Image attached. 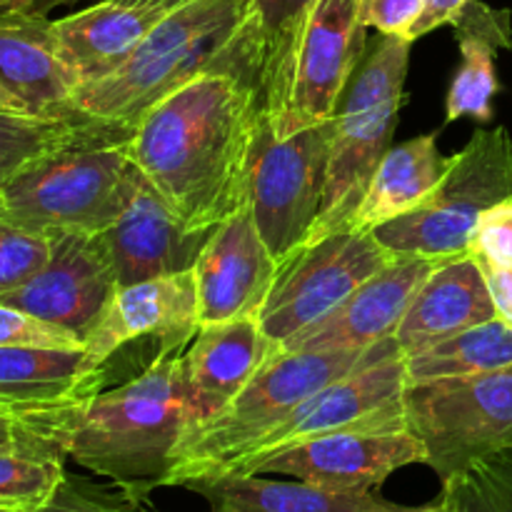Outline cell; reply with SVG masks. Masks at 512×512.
Instances as JSON below:
<instances>
[{
	"mask_svg": "<svg viewBox=\"0 0 512 512\" xmlns=\"http://www.w3.org/2000/svg\"><path fill=\"white\" fill-rule=\"evenodd\" d=\"M260 113L253 83L205 73L135 120L130 158L188 228L213 230L248 198Z\"/></svg>",
	"mask_w": 512,
	"mask_h": 512,
	"instance_id": "obj_1",
	"label": "cell"
},
{
	"mask_svg": "<svg viewBox=\"0 0 512 512\" xmlns=\"http://www.w3.org/2000/svg\"><path fill=\"white\" fill-rule=\"evenodd\" d=\"M183 353L158 350L128 383L23 423L65 460L145 500L163 488L180 440L200 423Z\"/></svg>",
	"mask_w": 512,
	"mask_h": 512,
	"instance_id": "obj_2",
	"label": "cell"
},
{
	"mask_svg": "<svg viewBox=\"0 0 512 512\" xmlns=\"http://www.w3.org/2000/svg\"><path fill=\"white\" fill-rule=\"evenodd\" d=\"M260 65L253 0H190L155 23L128 63L80 85L75 105L90 118L135 123L150 105L205 73L235 75L258 88Z\"/></svg>",
	"mask_w": 512,
	"mask_h": 512,
	"instance_id": "obj_3",
	"label": "cell"
},
{
	"mask_svg": "<svg viewBox=\"0 0 512 512\" xmlns=\"http://www.w3.org/2000/svg\"><path fill=\"white\" fill-rule=\"evenodd\" d=\"M133 128L93 118L73 140L25 163L0 183V218L45 238L105 233L143 175L130 158Z\"/></svg>",
	"mask_w": 512,
	"mask_h": 512,
	"instance_id": "obj_4",
	"label": "cell"
},
{
	"mask_svg": "<svg viewBox=\"0 0 512 512\" xmlns=\"http://www.w3.org/2000/svg\"><path fill=\"white\" fill-rule=\"evenodd\" d=\"M395 338L370 350L305 353L280 350L220 413L193 425L173 455L163 488H185L195 480L228 475L260 440L273 433L308 398L358 365L393 348Z\"/></svg>",
	"mask_w": 512,
	"mask_h": 512,
	"instance_id": "obj_5",
	"label": "cell"
},
{
	"mask_svg": "<svg viewBox=\"0 0 512 512\" xmlns=\"http://www.w3.org/2000/svg\"><path fill=\"white\" fill-rule=\"evenodd\" d=\"M413 40L383 35L350 80L335 113L328 183L313 240L353 220L375 170L393 145V130L405 100V78Z\"/></svg>",
	"mask_w": 512,
	"mask_h": 512,
	"instance_id": "obj_6",
	"label": "cell"
},
{
	"mask_svg": "<svg viewBox=\"0 0 512 512\" xmlns=\"http://www.w3.org/2000/svg\"><path fill=\"white\" fill-rule=\"evenodd\" d=\"M512 200V138L508 128L475 130L425 203L375 228L395 255L450 260L470 255L480 218Z\"/></svg>",
	"mask_w": 512,
	"mask_h": 512,
	"instance_id": "obj_7",
	"label": "cell"
},
{
	"mask_svg": "<svg viewBox=\"0 0 512 512\" xmlns=\"http://www.w3.org/2000/svg\"><path fill=\"white\" fill-rule=\"evenodd\" d=\"M403 405L405 428L423 443L425 465L440 480L512 450V365L408 383Z\"/></svg>",
	"mask_w": 512,
	"mask_h": 512,
	"instance_id": "obj_8",
	"label": "cell"
},
{
	"mask_svg": "<svg viewBox=\"0 0 512 512\" xmlns=\"http://www.w3.org/2000/svg\"><path fill=\"white\" fill-rule=\"evenodd\" d=\"M335 118L280 138L260 113L248 170V200L278 263L310 243L323 210Z\"/></svg>",
	"mask_w": 512,
	"mask_h": 512,
	"instance_id": "obj_9",
	"label": "cell"
},
{
	"mask_svg": "<svg viewBox=\"0 0 512 512\" xmlns=\"http://www.w3.org/2000/svg\"><path fill=\"white\" fill-rule=\"evenodd\" d=\"M398 258L373 230L345 225L295 250L278 268L258 313L265 333L280 345L313 328L353 290Z\"/></svg>",
	"mask_w": 512,
	"mask_h": 512,
	"instance_id": "obj_10",
	"label": "cell"
},
{
	"mask_svg": "<svg viewBox=\"0 0 512 512\" xmlns=\"http://www.w3.org/2000/svg\"><path fill=\"white\" fill-rule=\"evenodd\" d=\"M408 370L398 343L378 358L358 365L343 378L320 388L293 410L285 423L265 435L228 475H250L270 455L323 435L343 430H408L405 428Z\"/></svg>",
	"mask_w": 512,
	"mask_h": 512,
	"instance_id": "obj_11",
	"label": "cell"
},
{
	"mask_svg": "<svg viewBox=\"0 0 512 512\" xmlns=\"http://www.w3.org/2000/svg\"><path fill=\"white\" fill-rule=\"evenodd\" d=\"M365 33L360 0H315L295 53L288 103L275 123L270 120L280 138L335 118L363 63Z\"/></svg>",
	"mask_w": 512,
	"mask_h": 512,
	"instance_id": "obj_12",
	"label": "cell"
},
{
	"mask_svg": "<svg viewBox=\"0 0 512 512\" xmlns=\"http://www.w3.org/2000/svg\"><path fill=\"white\" fill-rule=\"evenodd\" d=\"M118 288L103 233H55L50 235V255L43 268L0 303L88 343Z\"/></svg>",
	"mask_w": 512,
	"mask_h": 512,
	"instance_id": "obj_13",
	"label": "cell"
},
{
	"mask_svg": "<svg viewBox=\"0 0 512 512\" xmlns=\"http://www.w3.org/2000/svg\"><path fill=\"white\" fill-rule=\"evenodd\" d=\"M425 465V448L410 430H343L270 455L250 475H290L343 493H375L395 470Z\"/></svg>",
	"mask_w": 512,
	"mask_h": 512,
	"instance_id": "obj_14",
	"label": "cell"
},
{
	"mask_svg": "<svg viewBox=\"0 0 512 512\" xmlns=\"http://www.w3.org/2000/svg\"><path fill=\"white\" fill-rule=\"evenodd\" d=\"M280 263L260 235L250 200L218 223L195 263L198 325L258 315L278 278Z\"/></svg>",
	"mask_w": 512,
	"mask_h": 512,
	"instance_id": "obj_15",
	"label": "cell"
},
{
	"mask_svg": "<svg viewBox=\"0 0 512 512\" xmlns=\"http://www.w3.org/2000/svg\"><path fill=\"white\" fill-rule=\"evenodd\" d=\"M443 260L398 255L380 273L365 280L323 320L295 335L285 350L305 353H338V350H370L383 340L395 338L410 303Z\"/></svg>",
	"mask_w": 512,
	"mask_h": 512,
	"instance_id": "obj_16",
	"label": "cell"
},
{
	"mask_svg": "<svg viewBox=\"0 0 512 512\" xmlns=\"http://www.w3.org/2000/svg\"><path fill=\"white\" fill-rule=\"evenodd\" d=\"M198 288L193 270L120 285L85 343L100 365L140 338L158 340V350H185L198 333Z\"/></svg>",
	"mask_w": 512,
	"mask_h": 512,
	"instance_id": "obj_17",
	"label": "cell"
},
{
	"mask_svg": "<svg viewBox=\"0 0 512 512\" xmlns=\"http://www.w3.org/2000/svg\"><path fill=\"white\" fill-rule=\"evenodd\" d=\"M213 230L188 228L145 175L125 213L103 233L120 285L195 268Z\"/></svg>",
	"mask_w": 512,
	"mask_h": 512,
	"instance_id": "obj_18",
	"label": "cell"
},
{
	"mask_svg": "<svg viewBox=\"0 0 512 512\" xmlns=\"http://www.w3.org/2000/svg\"><path fill=\"white\" fill-rule=\"evenodd\" d=\"M280 350L258 315L200 325L183 353L200 423L220 413Z\"/></svg>",
	"mask_w": 512,
	"mask_h": 512,
	"instance_id": "obj_19",
	"label": "cell"
},
{
	"mask_svg": "<svg viewBox=\"0 0 512 512\" xmlns=\"http://www.w3.org/2000/svg\"><path fill=\"white\" fill-rule=\"evenodd\" d=\"M0 85L40 118H75L78 80L63 63L48 15L0 13Z\"/></svg>",
	"mask_w": 512,
	"mask_h": 512,
	"instance_id": "obj_20",
	"label": "cell"
},
{
	"mask_svg": "<svg viewBox=\"0 0 512 512\" xmlns=\"http://www.w3.org/2000/svg\"><path fill=\"white\" fill-rule=\"evenodd\" d=\"M105 383L108 368L85 348H0V410L20 420L85 403Z\"/></svg>",
	"mask_w": 512,
	"mask_h": 512,
	"instance_id": "obj_21",
	"label": "cell"
},
{
	"mask_svg": "<svg viewBox=\"0 0 512 512\" xmlns=\"http://www.w3.org/2000/svg\"><path fill=\"white\" fill-rule=\"evenodd\" d=\"M493 318L498 313L480 260L473 255L450 258L420 285L395 330V343L403 358H410Z\"/></svg>",
	"mask_w": 512,
	"mask_h": 512,
	"instance_id": "obj_22",
	"label": "cell"
},
{
	"mask_svg": "<svg viewBox=\"0 0 512 512\" xmlns=\"http://www.w3.org/2000/svg\"><path fill=\"white\" fill-rule=\"evenodd\" d=\"M163 15L155 8L103 0L53 20L58 53L78 80V88L103 80L128 63Z\"/></svg>",
	"mask_w": 512,
	"mask_h": 512,
	"instance_id": "obj_23",
	"label": "cell"
},
{
	"mask_svg": "<svg viewBox=\"0 0 512 512\" xmlns=\"http://www.w3.org/2000/svg\"><path fill=\"white\" fill-rule=\"evenodd\" d=\"M453 25L458 30L463 60H460V68L448 90V123L460 118L490 123L493 98L498 93L495 53L512 45L510 13L473 0L453 20Z\"/></svg>",
	"mask_w": 512,
	"mask_h": 512,
	"instance_id": "obj_24",
	"label": "cell"
},
{
	"mask_svg": "<svg viewBox=\"0 0 512 512\" xmlns=\"http://www.w3.org/2000/svg\"><path fill=\"white\" fill-rule=\"evenodd\" d=\"M185 488L208 503V512H373L380 503L375 493H343L263 475H220L195 480Z\"/></svg>",
	"mask_w": 512,
	"mask_h": 512,
	"instance_id": "obj_25",
	"label": "cell"
},
{
	"mask_svg": "<svg viewBox=\"0 0 512 512\" xmlns=\"http://www.w3.org/2000/svg\"><path fill=\"white\" fill-rule=\"evenodd\" d=\"M450 160L453 155L445 158L440 153L435 135H420L390 148L375 170L368 193L350 225L375 230L400 215H408L438 188L443 175L448 173Z\"/></svg>",
	"mask_w": 512,
	"mask_h": 512,
	"instance_id": "obj_26",
	"label": "cell"
},
{
	"mask_svg": "<svg viewBox=\"0 0 512 512\" xmlns=\"http://www.w3.org/2000/svg\"><path fill=\"white\" fill-rule=\"evenodd\" d=\"M315 0H253L263 65H260V100L268 118L278 120L288 103L295 53Z\"/></svg>",
	"mask_w": 512,
	"mask_h": 512,
	"instance_id": "obj_27",
	"label": "cell"
},
{
	"mask_svg": "<svg viewBox=\"0 0 512 512\" xmlns=\"http://www.w3.org/2000/svg\"><path fill=\"white\" fill-rule=\"evenodd\" d=\"M512 365V328L500 318L463 330L433 348L405 358L408 383L480 375Z\"/></svg>",
	"mask_w": 512,
	"mask_h": 512,
	"instance_id": "obj_28",
	"label": "cell"
},
{
	"mask_svg": "<svg viewBox=\"0 0 512 512\" xmlns=\"http://www.w3.org/2000/svg\"><path fill=\"white\" fill-rule=\"evenodd\" d=\"M65 458L38 450H0V510L43 508L65 478Z\"/></svg>",
	"mask_w": 512,
	"mask_h": 512,
	"instance_id": "obj_29",
	"label": "cell"
},
{
	"mask_svg": "<svg viewBox=\"0 0 512 512\" xmlns=\"http://www.w3.org/2000/svg\"><path fill=\"white\" fill-rule=\"evenodd\" d=\"M90 120H93L90 115L40 118V115L0 113V183H5L15 170L38 155L73 140Z\"/></svg>",
	"mask_w": 512,
	"mask_h": 512,
	"instance_id": "obj_30",
	"label": "cell"
},
{
	"mask_svg": "<svg viewBox=\"0 0 512 512\" xmlns=\"http://www.w3.org/2000/svg\"><path fill=\"white\" fill-rule=\"evenodd\" d=\"M440 503L445 512H512V450L443 480Z\"/></svg>",
	"mask_w": 512,
	"mask_h": 512,
	"instance_id": "obj_31",
	"label": "cell"
},
{
	"mask_svg": "<svg viewBox=\"0 0 512 512\" xmlns=\"http://www.w3.org/2000/svg\"><path fill=\"white\" fill-rule=\"evenodd\" d=\"M50 255V238L0 218V298L28 283Z\"/></svg>",
	"mask_w": 512,
	"mask_h": 512,
	"instance_id": "obj_32",
	"label": "cell"
},
{
	"mask_svg": "<svg viewBox=\"0 0 512 512\" xmlns=\"http://www.w3.org/2000/svg\"><path fill=\"white\" fill-rule=\"evenodd\" d=\"M33 512H148L145 500L128 490L105 488V485L93 483L88 478L65 473L63 483L58 485L53 498L43 508Z\"/></svg>",
	"mask_w": 512,
	"mask_h": 512,
	"instance_id": "obj_33",
	"label": "cell"
},
{
	"mask_svg": "<svg viewBox=\"0 0 512 512\" xmlns=\"http://www.w3.org/2000/svg\"><path fill=\"white\" fill-rule=\"evenodd\" d=\"M15 345H28V348H60V350H83L85 343L75 338L68 330L58 325L43 323L13 305L0 303V348H15Z\"/></svg>",
	"mask_w": 512,
	"mask_h": 512,
	"instance_id": "obj_34",
	"label": "cell"
},
{
	"mask_svg": "<svg viewBox=\"0 0 512 512\" xmlns=\"http://www.w3.org/2000/svg\"><path fill=\"white\" fill-rule=\"evenodd\" d=\"M470 255L490 268L512 270V200L495 205L480 218Z\"/></svg>",
	"mask_w": 512,
	"mask_h": 512,
	"instance_id": "obj_35",
	"label": "cell"
},
{
	"mask_svg": "<svg viewBox=\"0 0 512 512\" xmlns=\"http://www.w3.org/2000/svg\"><path fill=\"white\" fill-rule=\"evenodd\" d=\"M428 3L430 0H360V13L363 23L380 35L408 38Z\"/></svg>",
	"mask_w": 512,
	"mask_h": 512,
	"instance_id": "obj_36",
	"label": "cell"
},
{
	"mask_svg": "<svg viewBox=\"0 0 512 512\" xmlns=\"http://www.w3.org/2000/svg\"><path fill=\"white\" fill-rule=\"evenodd\" d=\"M0 450H38V453H58L48 443L30 433L28 425L13 413L0 410ZM60 455V453H58Z\"/></svg>",
	"mask_w": 512,
	"mask_h": 512,
	"instance_id": "obj_37",
	"label": "cell"
},
{
	"mask_svg": "<svg viewBox=\"0 0 512 512\" xmlns=\"http://www.w3.org/2000/svg\"><path fill=\"white\" fill-rule=\"evenodd\" d=\"M470 3H473V0H430L423 18H420L418 23H415V28L410 30L408 40H413L415 43L418 38L443 28V25H453V20L458 18V15L465 10V5Z\"/></svg>",
	"mask_w": 512,
	"mask_h": 512,
	"instance_id": "obj_38",
	"label": "cell"
},
{
	"mask_svg": "<svg viewBox=\"0 0 512 512\" xmlns=\"http://www.w3.org/2000/svg\"><path fill=\"white\" fill-rule=\"evenodd\" d=\"M483 270L485 278H488L490 295H493L495 313H498V318L503 323H508L512 328V270L490 268V265H483Z\"/></svg>",
	"mask_w": 512,
	"mask_h": 512,
	"instance_id": "obj_39",
	"label": "cell"
},
{
	"mask_svg": "<svg viewBox=\"0 0 512 512\" xmlns=\"http://www.w3.org/2000/svg\"><path fill=\"white\" fill-rule=\"evenodd\" d=\"M80 0H23L18 10L13 13H28V15H48L50 10L60 8V5H73Z\"/></svg>",
	"mask_w": 512,
	"mask_h": 512,
	"instance_id": "obj_40",
	"label": "cell"
},
{
	"mask_svg": "<svg viewBox=\"0 0 512 512\" xmlns=\"http://www.w3.org/2000/svg\"><path fill=\"white\" fill-rule=\"evenodd\" d=\"M373 512H445V510H443V503H440V498L428 505H395L380 498V503L375 505Z\"/></svg>",
	"mask_w": 512,
	"mask_h": 512,
	"instance_id": "obj_41",
	"label": "cell"
},
{
	"mask_svg": "<svg viewBox=\"0 0 512 512\" xmlns=\"http://www.w3.org/2000/svg\"><path fill=\"white\" fill-rule=\"evenodd\" d=\"M125 5H140V8H155L160 13H170V10L180 8V5L190 3V0H118Z\"/></svg>",
	"mask_w": 512,
	"mask_h": 512,
	"instance_id": "obj_42",
	"label": "cell"
},
{
	"mask_svg": "<svg viewBox=\"0 0 512 512\" xmlns=\"http://www.w3.org/2000/svg\"><path fill=\"white\" fill-rule=\"evenodd\" d=\"M0 113H15V115H33L28 108H25V103H20L15 95H10L8 90L0 85Z\"/></svg>",
	"mask_w": 512,
	"mask_h": 512,
	"instance_id": "obj_43",
	"label": "cell"
},
{
	"mask_svg": "<svg viewBox=\"0 0 512 512\" xmlns=\"http://www.w3.org/2000/svg\"><path fill=\"white\" fill-rule=\"evenodd\" d=\"M20 3L23 0H0V13H5V10H18Z\"/></svg>",
	"mask_w": 512,
	"mask_h": 512,
	"instance_id": "obj_44",
	"label": "cell"
},
{
	"mask_svg": "<svg viewBox=\"0 0 512 512\" xmlns=\"http://www.w3.org/2000/svg\"><path fill=\"white\" fill-rule=\"evenodd\" d=\"M0 512H3V510H0Z\"/></svg>",
	"mask_w": 512,
	"mask_h": 512,
	"instance_id": "obj_45",
	"label": "cell"
}]
</instances>
